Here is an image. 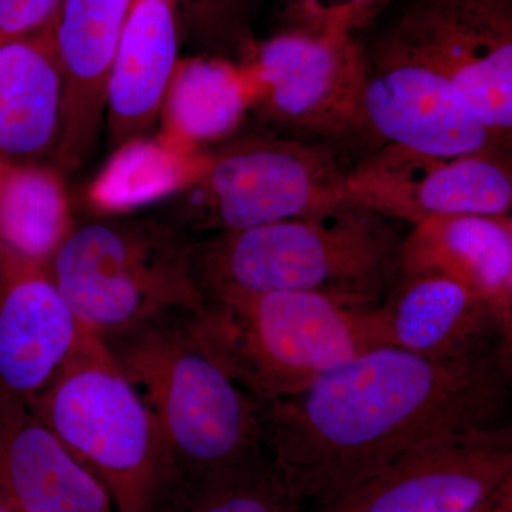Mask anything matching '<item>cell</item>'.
<instances>
[{"label":"cell","mask_w":512,"mask_h":512,"mask_svg":"<svg viewBox=\"0 0 512 512\" xmlns=\"http://www.w3.org/2000/svg\"><path fill=\"white\" fill-rule=\"evenodd\" d=\"M376 20L436 66L504 146L512 134V0H392Z\"/></svg>","instance_id":"8"},{"label":"cell","mask_w":512,"mask_h":512,"mask_svg":"<svg viewBox=\"0 0 512 512\" xmlns=\"http://www.w3.org/2000/svg\"><path fill=\"white\" fill-rule=\"evenodd\" d=\"M181 30L214 53L249 52L255 0H175Z\"/></svg>","instance_id":"23"},{"label":"cell","mask_w":512,"mask_h":512,"mask_svg":"<svg viewBox=\"0 0 512 512\" xmlns=\"http://www.w3.org/2000/svg\"><path fill=\"white\" fill-rule=\"evenodd\" d=\"M476 512H512V487Z\"/></svg>","instance_id":"26"},{"label":"cell","mask_w":512,"mask_h":512,"mask_svg":"<svg viewBox=\"0 0 512 512\" xmlns=\"http://www.w3.org/2000/svg\"><path fill=\"white\" fill-rule=\"evenodd\" d=\"M326 143L256 137L201 160L183 188L184 217L202 229L241 231L305 217L343 200V168Z\"/></svg>","instance_id":"7"},{"label":"cell","mask_w":512,"mask_h":512,"mask_svg":"<svg viewBox=\"0 0 512 512\" xmlns=\"http://www.w3.org/2000/svg\"><path fill=\"white\" fill-rule=\"evenodd\" d=\"M254 103L301 136L339 138L366 131L363 57L356 37L279 32L249 52Z\"/></svg>","instance_id":"11"},{"label":"cell","mask_w":512,"mask_h":512,"mask_svg":"<svg viewBox=\"0 0 512 512\" xmlns=\"http://www.w3.org/2000/svg\"><path fill=\"white\" fill-rule=\"evenodd\" d=\"M63 83L52 25L0 46V157L53 161L62 133Z\"/></svg>","instance_id":"19"},{"label":"cell","mask_w":512,"mask_h":512,"mask_svg":"<svg viewBox=\"0 0 512 512\" xmlns=\"http://www.w3.org/2000/svg\"><path fill=\"white\" fill-rule=\"evenodd\" d=\"M191 322L232 379L261 403L302 392L320 376L389 345L380 305L316 292L208 296Z\"/></svg>","instance_id":"4"},{"label":"cell","mask_w":512,"mask_h":512,"mask_svg":"<svg viewBox=\"0 0 512 512\" xmlns=\"http://www.w3.org/2000/svg\"><path fill=\"white\" fill-rule=\"evenodd\" d=\"M446 276L484 299L512 332V218L444 215L412 225L403 235L399 278Z\"/></svg>","instance_id":"17"},{"label":"cell","mask_w":512,"mask_h":512,"mask_svg":"<svg viewBox=\"0 0 512 512\" xmlns=\"http://www.w3.org/2000/svg\"><path fill=\"white\" fill-rule=\"evenodd\" d=\"M252 103L254 89L247 72L225 57L181 59L161 110L163 138L191 153L201 144L229 136Z\"/></svg>","instance_id":"20"},{"label":"cell","mask_w":512,"mask_h":512,"mask_svg":"<svg viewBox=\"0 0 512 512\" xmlns=\"http://www.w3.org/2000/svg\"><path fill=\"white\" fill-rule=\"evenodd\" d=\"M396 221L340 200L289 220L218 232L194 245L204 299L235 292H316L380 305L399 278Z\"/></svg>","instance_id":"2"},{"label":"cell","mask_w":512,"mask_h":512,"mask_svg":"<svg viewBox=\"0 0 512 512\" xmlns=\"http://www.w3.org/2000/svg\"><path fill=\"white\" fill-rule=\"evenodd\" d=\"M511 359L436 362L379 346L262 404L264 448L296 500L328 505L424 441L503 426Z\"/></svg>","instance_id":"1"},{"label":"cell","mask_w":512,"mask_h":512,"mask_svg":"<svg viewBox=\"0 0 512 512\" xmlns=\"http://www.w3.org/2000/svg\"><path fill=\"white\" fill-rule=\"evenodd\" d=\"M133 0H62L52 22L63 83L57 170H79L92 157L106 113L111 64Z\"/></svg>","instance_id":"15"},{"label":"cell","mask_w":512,"mask_h":512,"mask_svg":"<svg viewBox=\"0 0 512 512\" xmlns=\"http://www.w3.org/2000/svg\"><path fill=\"white\" fill-rule=\"evenodd\" d=\"M181 32L175 0L131 3L107 83L104 120L114 146L144 136L161 116Z\"/></svg>","instance_id":"18"},{"label":"cell","mask_w":512,"mask_h":512,"mask_svg":"<svg viewBox=\"0 0 512 512\" xmlns=\"http://www.w3.org/2000/svg\"><path fill=\"white\" fill-rule=\"evenodd\" d=\"M302 505L265 453L214 476L174 484L160 512H299Z\"/></svg>","instance_id":"22"},{"label":"cell","mask_w":512,"mask_h":512,"mask_svg":"<svg viewBox=\"0 0 512 512\" xmlns=\"http://www.w3.org/2000/svg\"><path fill=\"white\" fill-rule=\"evenodd\" d=\"M49 271L80 325L103 340L161 316L204 308L194 245L156 222L76 227Z\"/></svg>","instance_id":"6"},{"label":"cell","mask_w":512,"mask_h":512,"mask_svg":"<svg viewBox=\"0 0 512 512\" xmlns=\"http://www.w3.org/2000/svg\"><path fill=\"white\" fill-rule=\"evenodd\" d=\"M387 342L436 362L511 359L512 332L484 299L446 276L397 278L380 303Z\"/></svg>","instance_id":"14"},{"label":"cell","mask_w":512,"mask_h":512,"mask_svg":"<svg viewBox=\"0 0 512 512\" xmlns=\"http://www.w3.org/2000/svg\"><path fill=\"white\" fill-rule=\"evenodd\" d=\"M191 315L171 313L104 340L156 417L171 487L265 454L264 403L242 389L212 355Z\"/></svg>","instance_id":"3"},{"label":"cell","mask_w":512,"mask_h":512,"mask_svg":"<svg viewBox=\"0 0 512 512\" xmlns=\"http://www.w3.org/2000/svg\"><path fill=\"white\" fill-rule=\"evenodd\" d=\"M0 500L12 512H116L28 404L0 394Z\"/></svg>","instance_id":"16"},{"label":"cell","mask_w":512,"mask_h":512,"mask_svg":"<svg viewBox=\"0 0 512 512\" xmlns=\"http://www.w3.org/2000/svg\"><path fill=\"white\" fill-rule=\"evenodd\" d=\"M356 37L363 57L367 133L429 156L454 157L504 147L453 83L402 40L372 20Z\"/></svg>","instance_id":"9"},{"label":"cell","mask_w":512,"mask_h":512,"mask_svg":"<svg viewBox=\"0 0 512 512\" xmlns=\"http://www.w3.org/2000/svg\"><path fill=\"white\" fill-rule=\"evenodd\" d=\"M512 487L508 424L424 441L319 512H476Z\"/></svg>","instance_id":"10"},{"label":"cell","mask_w":512,"mask_h":512,"mask_svg":"<svg viewBox=\"0 0 512 512\" xmlns=\"http://www.w3.org/2000/svg\"><path fill=\"white\" fill-rule=\"evenodd\" d=\"M0 512H12V510H10L8 505H6L5 503H3L2 500H0Z\"/></svg>","instance_id":"27"},{"label":"cell","mask_w":512,"mask_h":512,"mask_svg":"<svg viewBox=\"0 0 512 512\" xmlns=\"http://www.w3.org/2000/svg\"><path fill=\"white\" fill-rule=\"evenodd\" d=\"M342 195L410 225L444 215H510V148L439 157L386 144L349 167Z\"/></svg>","instance_id":"12"},{"label":"cell","mask_w":512,"mask_h":512,"mask_svg":"<svg viewBox=\"0 0 512 512\" xmlns=\"http://www.w3.org/2000/svg\"><path fill=\"white\" fill-rule=\"evenodd\" d=\"M392 0H285L284 32L349 36L369 25Z\"/></svg>","instance_id":"24"},{"label":"cell","mask_w":512,"mask_h":512,"mask_svg":"<svg viewBox=\"0 0 512 512\" xmlns=\"http://www.w3.org/2000/svg\"><path fill=\"white\" fill-rule=\"evenodd\" d=\"M84 332L49 266L0 248V394L32 402L72 357Z\"/></svg>","instance_id":"13"},{"label":"cell","mask_w":512,"mask_h":512,"mask_svg":"<svg viewBox=\"0 0 512 512\" xmlns=\"http://www.w3.org/2000/svg\"><path fill=\"white\" fill-rule=\"evenodd\" d=\"M110 495L116 512H160L171 470L156 417L107 343L89 330L28 404Z\"/></svg>","instance_id":"5"},{"label":"cell","mask_w":512,"mask_h":512,"mask_svg":"<svg viewBox=\"0 0 512 512\" xmlns=\"http://www.w3.org/2000/svg\"><path fill=\"white\" fill-rule=\"evenodd\" d=\"M74 228L62 171L0 157V248L49 266Z\"/></svg>","instance_id":"21"},{"label":"cell","mask_w":512,"mask_h":512,"mask_svg":"<svg viewBox=\"0 0 512 512\" xmlns=\"http://www.w3.org/2000/svg\"><path fill=\"white\" fill-rule=\"evenodd\" d=\"M62 0H0V46L49 28Z\"/></svg>","instance_id":"25"}]
</instances>
